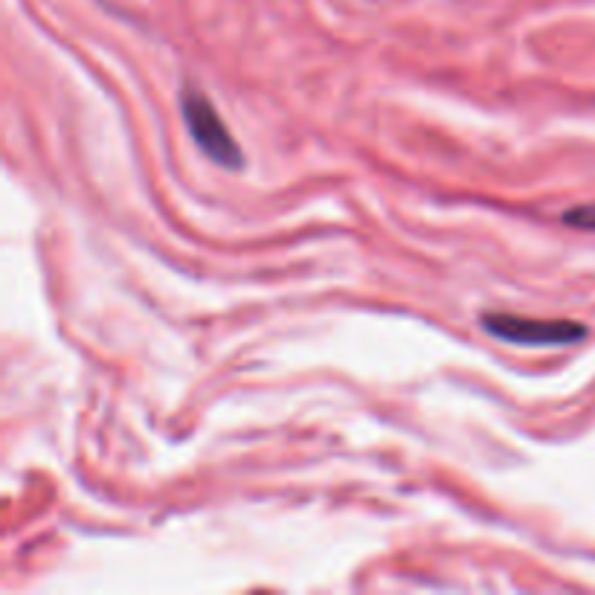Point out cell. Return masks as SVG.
Segmentation results:
<instances>
[{"label":"cell","instance_id":"obj_1","mask_svg":"<svg viewBox=\"0 0 595 595\" xmlns=\"http://www.w3.org/2000/svg\"><path fill=\"white\" fill-rule=\"evenodd\" d=\"M180 111H183V123H187L189 134L201 152L213 163L224 166V169H241L244 154L230 128L224 125L221 114L215 111L210 99L195 88L180 90Z\"/></svg>","mask_w":595,"mask_h":595},{"label":"cell","instance_id":"obj_2","mask_svg":"<svg viewBox=\"0 0 595 595\" xmlns=\"http://www.w3.org/2000/svg\"><path fill=\"white\" fill-rule=\"evenodd\" d=\"M482 329L497 340L515 346H572L586 338V326L572 320H543V317H523V314L489 312L482 314Z\"/></svg>","mask_w":595,"mask_h":595},{"label":"cell","instance_id":"obj_3","mask_svg":"<svg viewBox=\"0 0 595 595\" xmlns=\"http://www.w3.org/2000/svg\"><path fill=\"white\" fill-rule=\"evenodd\" d=\"M564 224H567V227H575V230L595 232V204L567 210V213H564Z\"/></svg>","mask_w":595,"mask_h":595}]
</instances>
